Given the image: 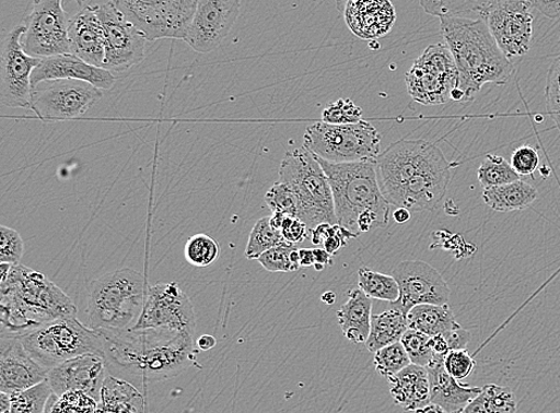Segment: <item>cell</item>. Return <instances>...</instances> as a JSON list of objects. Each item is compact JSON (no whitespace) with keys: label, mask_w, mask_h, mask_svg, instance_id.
<instances>
[{"label":"cell","mask_w":560,"mask_h":413,"mask_svg":"<svg viewBox=\"0 0 560 413\" xmlns=\"http://www.w3.org/2000/svg\"><path fill=\"white\" fill-rule=\"evenodd\" d=\"M394 219L397 224H406L411 219V212L407 209L399 206L394 213Z\"/></svg>","instance_id":"obj_58"},{"label":"cell","mask_w":560,"mask_h":413,"mask_svg":"<svg viewBox=\"0 0 560 413\" xmlns=\"http://www.w3.org/2000/svg\"><path fill=\"white\" fill-rule=\"evenodd\" d=\"M409 329L420 331L429 338L445 334L460 328L448 304H422L410 309L407 315Z\"/></svg>","instance_id":"obj_30"},{"label":"cell","mask_w":560,"mask_h":413,"mask_svg":"<svg viewBox=\"0 0 560 413\" xmlns=\"http://www.w3.org/2000/svg\"><path fill=\"white\" fill-rule=\"evenodd\" d=\"M16 338L36 363L48 370L82 355L106 357L102 334L77 317L46 322Z\"/></svg>","instance_id":"obj_7"},{"label":"cell","mask_w":560,"mask_h":413,"mask_svg":"<svg viewBox=\"0 0 560 413\" xmlns=\"http://www.w3.org/2000/svg\"><path fill=\"white\" fill-rule=\"evenodd\" d=\"M279 182L296 193L301 212L298 219L310 232L323 223L337 224L332 189L315 153L305 146L285 153L280 165Z\"/></svg>","instance_id":"obj_6"},{"label":"cell","mask_w":560,"mask_h":413,"mask_svg":"<svg viewBox=\"0 0 560 413\" xmlns=\"http://www.w3.org/2000/svg\"><path fill=\"white\" fill-rule=\"evenodd\" d=\"M71 55L103 69L106 37L95 7H85L70 21Z\"/></svg>","instance_id":"obj_25"},{"label":"cell","mask_w":560,"mask_h":413,"mask_svg":"<svg viewBox=\"0 0 560 413\" xmlns=\"http://www.w3.org/2000/svg\"><path fill=\"white\" fill-rule=\"evenodd\" d=\"M399 286V299L393 305L408 315L417 305H445L450 302L448 283L439 271L422 261L399 263L393 271Z\"/></svg>","instance_id":"obj_19"},{"label":"cell","mask_w":560,"mask_h":413,"mask_svg":"<svg viewBox=\"0 0 560 413\" xmlns=\"http://www.w3.org/2000/svg\"><path fill=\"white\" fill-rule=\"evenodd\" d=\"M373 303L360 288L348 292V300L337 312L338 326L351 343H366L372 326Z\"/></svg>","instance_id":"obj_28"},{"label":"cell","mask_w":560,"mask_h":413,"mask_svg":"<svg viewBox=\"0 0 560 413\" xmlns=\"http://www.w3.org/2000/svg\"><path fill=\"white\" fill-rule=\"evenodd\" d=\"M308 231L307 226L302 221H299L298 217L284 216L281 234L285 241L291 244L302 243L307 238Z\"/></svg>","instance_id":"obj_50"},{"label":"cell","mask_w":560,"mask_h":413,"mask_svg":"<svg viewBox=\"0 0 560 413\" xmlns=\"http://www.w3.org/2000/svg\"><path fill=\"white\" fill-rule=\"evenodd\" d=\"M359 288L371 299L395 304L399 299V286L394 276L377 273L368 267L359 270Z\"/></svg>","instance_id":"obj_34"},{"label":"cell","mask_w":560,"mask_h":413,"mask_svg":"<svg viewBox=\"0 0 560 413\" xmlns=\"http://www.w3.org/2000/svg\"><path fill=\"white\" fill-rule=\"evenodd\" d=\"M106 37V60L103 69L125 72L145 59L148 37L130 23L113 2L96 5Z\"/></svg>","instance_id":"obj_17"},{"label":"cell","mask_w":560,"mask_h":413,"mask_svg":"<svg viewBox=\"0 0 560 413\" xmlns=\"http://www.w3.org/2000/svg\"><path fill=\"white\" fill-rule=\"evenodd\" d=\"M284 241L281 231L271 226L269 216L259 219L252 231L249 241H247L245 257L247 260H258L260 255Z\"/></svg>","instance_id":"obj_37"},{"label":"cell","mask_w":560,"mask_h":413,"mask_svg":"<svg viewBox=\"0 0 560 413\" xmlns=\"http://www.w3.org/2000/svg\"><path fill=\"white\" fill-rule=\"evenodd\" d=\"M451 164L442 161L413 176L402 188L396 205L410 212H431L445 198L451 182Z\"/></svg>","instance_id":"obj_22"},{"label":"cell","mask_w":560,"mask_h":413,"mask_svg":"<svg viewBox=\"0 0 560 413\" xmlns=\"http://www.w3.org/2000/svg\"><path fill=\"white\" fill-rule=\"evenodd\" d=\"M185 256L194 267H210L220 256L219 244L210 236L195 235L186 244Z\"/></svg>","instance_id":"obj_40"},{"label":"cell","mask_w":560,"mask_h":413,"mask_svg":"<svg viewBox=\"0 0 560 413\" xmlns=\"http://www.w3.org/2000/svg\"><path fill=\"white\" fill-rule=\"evenodd\" d=\"M540 163L538 151L525 145L516 149L512 154L511 164L520 176H530L538 170Z\"/></svg>","instance_id":"obj_49"},{"label":"cell","mask_w":560,"mask_h":413,"mask_svg":"<svg viewBox=\"0 0 560 413\" xmlns=\"http://www.w3.org/2000/svg\"><path fill=\"white\" fill-rule=\"evenodd\" d=\"M322 121L330 125H351L362 121V109L351 99H338L322 114Z\"/></svg>","instance_id":"obj_45"},{"label":"cell","mask_w":560,"mask_h":413,"mask_svg":"<svg viewBox=\"0 0 560 413\" xmlns=\"http://www.w3.org/2000/svg\"><path fill=\"white\" fill-rule=\"evenodd\" d=\"M24 255V243L19 232L7 226L0 227V263L18 266Z\"/></svg>","instance_id":"obj_46"},{"label":"cell","mask_w":560,"mask_h":413,"mask_svg":"<svg viewBox=\"0 0 560 413\" xmlns=\"http://www.w3.org/2000/svg\"><path fill=\"white\" fill-rule=\"evenodd\" d=\"M95 413H115V412H112V411H108V410H104V409L97 406V410L95 411Z\"/></svg>","instance_id":"obj_64"},{"label":"cell","mask_w":560,"mask_h":413,"mask_svg":"<svg viewBox=\"0 0 560 413\" xmlns=\"http://www.w3.org/2000/svg\"><path fill=\"white\" fill-rule=\"evenodd\" d=\"M284 214L282 213H272L270 217V224L273 228L281 231L282 223L284 221Z\"/></svg>","instance_id":"obj_60"},{"label":"cell","mask_w":560,"mask_h":413,"mask_svg":"<svg viewBox=\"0 0 560 413\" xmlns=\"http://www.w3.org/2000/svg\"><path fill=\"white\" fill-rule=\"evenodd\" d=\"M533 0H502L480 14L510 60L525 57L533 40Z\"/></svg>","instance_id":"obj_16"},{"label":"cell","mask_w":560,"mask_h":413,"mask_svg":"<svg viewBox=\"0 0 560 413\" xmlns=\"http://www.w3.org/2000/svg\"><path fill=\"white\" fill-rule=\"evenodd\" d=\"M2 334L21 335L61 318L77 317L70 296L40 271L18 264H2Z\"/></svg>","instance_id":"obj_3"},{"label":"cell","mask_w":560,"mask_h":413,"mask_svg":"<svg viewBox=\"0 0 560 413\" xmlns=\"http://www.w3.org/2000/svg\"><path fill=\"white\" fill-rule=\"evenodd\" d=\"M25 25H18L2 43L0 55V98L9 108H32V75L42 58L24 50L22 38Z\"/></svg>","instance_id":"obj_14"},{"label":"cell","mask_w":560,"mask_h":413,"mask_svg":"<svg viewBox=\"0 0 560 413\" xmlns=\"http://www.w3.org/2000/svg\"><path fill=\"white\" fill-rule=\"evenodd\" d=\"M108 368L139 382L178 377L197 363L195 335L171 329L103 330Z\"/></svg>","instance_id":"obj_1"},{"label":"cell","mask_w":560,"mask_h":413,"mask_svg":"<svg viewBox=\"0 0 560 413\" xmlns=\"http://www.w3.org/2000/svg\"><path fill=\"white\" fill-rule=\"evenodd\" d=\"M382 135L376 128L360 121L351 125L317 122L307 127L304 146L331 163L374 161L381 154Z\"/></svg>","instance_id":"obj_8"},{"label":"cell","mask_w":560,"mask_h":413,"mask_svg":"<svg viewBox=\"0 0 560 413\" xmlns=\"http://www.w3.org/2000/svg\"><path fill=\"white\" fill-rule=\"evenodd\" d=\"M102 92L83 81H47L33 86L31 109L45 122L73 120L94 107Z\"/></svg>","instance_id":"obj_13"},{"label":"cell","mask_w":560,"mask_h":413,"mask_svg":"<svg viewBox=\"0 0 560 413\" xmlns=\"http://www.w3.org/2000/svg\"><path fill=\"white\" fill-rule=\"evenodd\" d=\"M514 392L508 387L490 384L481 387L480 393L459 413H516Z\"/></svg>","instance_id":"obj_33"},{"label":"cell","mask_w":560,"mask_h":413,"mask_svg":"<svg viewBox=\"0 0 560 413\" xmlns=\"http://www.w3.org/2000/svg\"><path fill=\"white\" fill-rule=\"evenodd\" d=\"M266 202L272 213L298 217L301 212V204L294 190L285 184L273 185L266 193Z\"/></svg>","instance_id":"obj_42"},{"label":"cell","mask_w":560,"mask_h":413,"mask_svg":"<svg viewBox=\"0 0 560 413\" xmlns=\"http://www.w3.org/2000/svg\"><path fill=\"white\" fill-rule=\"evenodd\" d=\"M429 335L408 329L404 333L401 344L406 347V351L411 359V364L422 367H428L432 363L435 354L431 344Z\"/></svg>","instance_id":"obj_41"},{"label":"cell","mask_w":560,"mask_h":413,"mask_svg":"<svg viewBox=\"0 0 560 413\" xmlns=\"http://www.w3.org/2000/svg\"><path fill=\"white\" fill-rule=\"evenodd\" d=\"M546 108L560 131V57L551 63L546 81Z\"/></svg>","instance_id":"obj_47"},{"label":"cell","mask_w":560,"mask_h":413,"mask_svg":"<svg viewBox=\"0 0 560 413\" xmlns=\"http://www.w3.org/2000/svg\"><path fill=\"white\" fill-rule=\"evenodd\" d=\"M408 329L407 315L396 307L389 308L372 317L370 338L364 344L375 354L385 346L400 342Z\"/></svg>","instance_id":"obj_32"},{"label":"cell","mask_w":560,"mask_h":413,"mask_svg":"<svg viewBox=\"0 0 560 413\" xmlns=\"http://www.w3.org/2000/svg\"><path fill=\"white\" fill-rule=\"evenodd\" d=\"M335 225L329 223H323L318 225L316 228L311 231V240L315 245H323L325 240H327L334 232Z\"/></svg>","instance_id":"obj_53"},{"label":"cell","mask_w":560,"mask_h":413,"mask_svg":"<svg viewBox=\"0 0 560 413\" xmlns=\"http://www.w3.org/2000/svg\"><path fill=\"white\" fill-rule=\"evenodd\" d=\"M440 20L441 34L459 72L453 101L470 102L486 84L510 81L514 63L505 57L483 19L452 16Z\"/></svg>","instance_id":"obj_2"},{"label":"cell","mask_w":560,"mask_h":413,"mask_svg":"<svg viewBox=\"0 0 560 413\" xmlns=\"http://www.w3.org/2000/svg\"><path fill=\"white\" fill-rule=\"evenodd\" d=\"M431 344L435 355L446 356L451 352L450 344L444 334L434 335L431 339Z\"/></svg>","instance_id":"obj_54"},{"label":"cell","mask_w":560,"mask_h":413,"mask_svg":"<svg viewBox=\"0 0 560 413\" xmlns=\"http://www.w3.org/2000/svg\"><path fill=\"white\" fill-rule=\"evenodd\" d=\"M538 197V190L523 179L483 191L485 202L491 210L501 213L527 210Z\"/></svg>","instance_id":"obj_29"},{"label":"cell","mask_w":560,"mask_h":413,"mask_svg":"<svg viewBox=\"0 0 560 413\" xmlns=\"http://www.w3.org/2000/svg\"><path fill=\"white\" fill-rule=\"evenodd\" d=\"M84 7L85 0H74ZM25 34L22 45L35 58L71 55L70 21L62 8V0H34L33 11L24 20Z\"/></svg>","instance_id":"obj_12"},{"label":"cell","mask_w":560,"mask_h":413,"mask_svg":"<svg viewBox=\"0 0 560 413\" xmlns=\"http://www.w3.org/2000/svg\"><path fill=\"white\" fill-rule=\"evenodd\" d=\"M315 257H316V264H322L324 267H327L328 264H332L331 256L327 250L325 249H315ZM315 264V266H316Z\"/></svg>","instance_id":"obj_57"},{"label":"cell","mask_w":560,"mask_h":413,"mask_svg":"<svg viewBox=\"0 0 560 413\" xmlns=\"http://www.w3.org/2000/svg\"><path fill=\"white\" fill-rule=\"evenodd\" d=\"M475 358L465 351H452L445 356V368L454 379L462 381L471 376Z\"/></svg>","instance_id":"obj_48"},{"label":"cell","mask_w":560,"mask_h":413,"mask_svg":"<svg viewBox=\"0 0 560 413\" xmlns=\"http://www.w3.org/2000/svg\"><path fill=\"white\" fill-rule=\"evenodd\" d=\"M431 381V402L448 413H459L481 391L480 387L463 385L445 368V356L435 355L425 367Z\"/></svg>","instance_id":"obj_26"},{"label":"cell","mask_w":560,"mask_h":413,"mask_svg":"<svg viewBox=\"0 0 560 413\" xmlns=\"http://www.w3.org/2000/svg\"><path fill=\"white\" fill-rule=\"evenodd\" d=\"M536 9L549 19L560 17V0H533Z\"/></svg>","instance_id":"obj_52"},{"label":"cell","mask_w":560,"mask_h":413,"mask_svg":"<svg viewBox=\"0 0 560 413\" xmlns=\"http://www.w3.org/2000/svg\"><path fill=\"white\" fill-rule=\"evenodd\" d=\"M299 255H301V264L302 267H312L316 264V257L314 250L311 249H301L299 250Z\"/></svg>","instance_id":"obj_56"},{"label":"cell","mask_w":560,"mask_h":413,"mask_svg":"<svg viewBox=\"0 0 560 413\" xmlns=\"http://www.w3.org/2000/svg\"><path fill=\"white\" fill-rule=\"evenodd\" d=\"M54 394L47 380L32 389L11 394L10 413H46Z\"/></svg>","instance_id":"obj_38"},{"label":"cell","mask_w":560,"mask_h":413,"mask_svg":"<svg viewBox=\"0 0 560 413\" xmlns=\"http://www.w3.org/2000/svg\"><path fill=\"white\" fill-rule=\"evenodd\" d=\"M445 160V154L431 141L399 140L374 160L377 184L385 199L396 205L413 176Z\"/></svg>","instance_id":"obj_9"},{"label":"cell","mask_w":560,"mask_h":413,"mask_svg":"<svg viewBox=\"0 0 560 413\" xmlns=\"http://www.w3.org/2000/svg\"><path fill=\"white\" fill-rule=\"evenodd\" d=\"M518 179L520 175L513 169L512 164L497 154H488L478 169V180L485 189L510 185Z\"/></svg>","instance_id":"obj_36"},{"label":"cell","mask_w":560,"mask_h":413,"mask_svg":"<svg viewBox=\"0 0 560 413\" xmlns=\"http://www.w3.org/2000/svg\"><path fill=\"white\" fill-rule=\"evenodd\" d=\"M343 14L348 28L362 40L386 36L397 20L390 0H349Z\"/></svg>","instance_id":"obj_24"},{"label":"cell","mask_w":560,"mask_h":413,"mask_svg":"<svg viewBox=\"0 0 560 413\" xmlns=\"http://www.w3.org/2000/svg\"><path fill=\"white\" fill-rule=\"evenodd\" d=\"M390 396L406 411L421 410L431 402V381L425 367L411 364L388 379Z\"/></svg>","instance_id":"obj_27"},{"label":"cell","mask_w":560,"mask_h":413,"mask_svg":"<svg viewBox=\"0 0 560 413\" xmlns=\"http://www.w3.org/2000/svg\"><path fill=\"white\" fill-rule=\"evenodd\" d=\"M410 365L411 359L401 342L385 346L374 354L375 369L387 380Z\"/></svg>","instance_id":"obj_39"},{"label":"cell","mask_w":560,"mask_h":413,"mask_svg":"<svg viewBox=\"0 0 560 413\" xmlns=\"http://www.w3.org/2000/svg\"><path fill=\"white\" fill-rule=\"evenodd\" d=\"M317 160L332 189L338 225L358 237L373 228L387 226L390 203L377 184L374 161L331 163Z\"/></svg>","instance_id":"obj_4"},{"label":"cell","mask_w":560,"mask_h":413,"mask_svg":"<svg viewBox=\"0 0 560 413\" xmlns=\"http://www.w3.org/2000/svg\"><path fill=\"white\" fill-rule=\"evenodd\" d=\"M295 249H298L296 244L284 241L278 245V247L260 255L257 261L269 271V273H292L295 269L291 256Z\"/></svg>","instance_id":"obj_43"},{"label":"cell","mask_w":560,"mask_h":413,"mask_svg":"<svg viewBox=\"0 0 560 413\" xmlns=\"http://www.w3.org/2000/svg\"><path fill=\"white\" fill-rule=\"evenodd\" d=\"M98 402L83 392H69L56 397L46 413H95Z\"/></svg>","instance_id":"obj_44"},{"label":"cell","mask_w":560,"mask_h":413,"mask_svg":"<svg viewBox=\"0 0 560 413\" xmlns=\"http://www.w3.org/2000/svg\"><path fill=\"white\" fill-rule=\"evenodd\" d=\"M348 2L349 0H335L337 10L340 12H345Z\"/></svg>","instance_id":"obj_63"},{"label":"cell","mask_w":560,"mask_h":413,"mask_svg":"<svg viewBox=\"0 0 560 413\" xmlns=\"http://www.w3.org/2000/svg\"><path fill=\"white\" fill-rule=\"evenodd\" d=\"M502 2V0H420L427 14L442 19L477 12L478 15Z\"/></svg>","instance_id":"obj_35"},{"label":"cell","mask_w":560,"mask_h":413,"mask_svg":"<svg viewBox=\"0 0 560 413\" xmlns=\"http://www.w3.org/2000/svg\"><path fill=\"white\" fill-rule=\"evenodd\" d=\"M11 412V394L2 392L0 393V413Z\"/></svg>","instance_id":"obj_59"},{"label":"cell","mask_w":560,"mask_h":413,"mask_svg":"<svg viewBox=\"0 0 560 413\" xmlns=\"http://www.w3.org/2000/svg\"><path fill=\"white\" fill-rule=\"evenodd\" d=\"M149 42L184 40L199 0H112Z\"/></svg>","instance_id":"obj_10"},{"label":"cell","mask_w":560,"mask_h":413,"mask_svg":"<svg viewBox=\"0 0 560 413\" xmlns=\"http://www.w3.org/2000/svg\"><path fill=\"white\" fill-rule=\"evenodd\" d=\"M98 406L115 413H142L144 397L132 384L108 374L102 386Z\"/></svg>","instance_id":"obj_31"},{"label":"cell","mask_w":560,"mask_h":413,"mask_svg":"<svg viewBox=\"0 0 560 413\" xmlns=\"http://www.w3.org/2000/svg\"><path fill=\"white\" fill-rule=\"evenodd\" d=\"M132 329H171L195 335L197 316L177 282L158 283L149 287L144 308Z\"/></svg>","instance_id":"obj_15"},{"label":"cell","mask_w":560,"mask_h":413,"mask_svg":"<svg viewBox=\"0 0 560 413\" xmlns=\"http://www.w3.org/2000/svg\"><path fill=\"white\" fill-rule=\"evenodd\" d=\"M241 12V0H199L184 42L198 54H211L230 35Z\"/></svg>","instance_id":"obj_18"},{"label":"cell","mask_w":560,"mask_h":413,"mask_svg":"<svg viewBox=\"0 0 560 413\" xmlns=\"http://www.w3.org/2000/svg\"><path fill=\"white\" fill-rule=\"evenodd\" d=\"M58 80L83 81L101 90H109L116 82L110 71L93 67L73 55H61L42 59L33 72L32 85Z\"/></svg>","instance_id":"obj_23"},{"label":"cell","mask_w":560,"mask_h":413,"mask_svg":"<svg viewBox=\"0 0 560 413\" xmlns=\"http://www.w3.org/2000/svg\"><path fill=\"white\" fill-rule=\"evenodd\" d=\"M459 72L446 44L427 47L407 73L409 95L423 106L444 105L458 86Z\"/></svg>","instance_id":"obj_11"},{"label":"cell","mask_w":560,"mask_h":413,"mask_svg":"<svg viewBox=\"0 0 560 413\" xmlns=\"http://www.w3.org/2000/svg\"><path fill=\"white\" fill-rule=\"evenodd\" d=\"M48 369L37 364L16 335L0 340V391L15 394L48 379Z\"/></svg>","instance_id":"obj_21"},{"label":"cell","mask_w":560,"mask_h":413,"mask_svg":"<svg viewBox=\"0 0 560 413\" xmlns=\"http://www.w3.org/2000/svg\"><path fill=\"white\" fill-rule=\"evenodd\" d=\"M415 413H448L444 409L435 405V404H429L428 406L415 411Z\"/></svg>","instance_id":"obj_61"},{"label":"cell","mask_w":560,"mask_h":413,"mask_svg":"<svg viewBox=\"0 0 560 413\" xmlns=\"http://www.w3.org/2000/svg\"><path fill=\"white\" fill-rule=\"evenodd\" d=\"M444 335L450 344L451 352L465 351L472 338L471 332L463 329L462 327L458 329H454L445 333Z\"/></svg>","instance_id":"obj_51"},{"label":"cell","mask_w":560,"mask_h":413,"mask_svg":"<svg viewBox=\"0 0 560 413\" xmlns=\"http://www.w3.org/2000/svg\"><path fill=\"white\" fill-rule=\"evenodd\" d=\"M88 291V327L96 331L132 329L148 293L145 278L128 268L94 280Z\"/></svg>","instance_id":"obj_5"},{"label":"cell","mask_w":560,"mask_h":413,"mask_svg":"<svg viewBox=\"0 0 560 413\" xmlns=\"http://www.w3.org/2000/svg\"><path fill=\"white\" fill-rule=\"evenodd\" d=\"M108 369L106 357L88 354L71 358L50 369L47 381L57 397L69 392H83L100 402Z\"/></svg>","instance_id":"obj_20"},{"label":"cell","mask_w":560,"mask_h":413,"mask_svg":"<svg viewBox=\"0 0 560 413\" xmlns=\"http://www.w3.org/2000/svg\"><path fill=\"white\" fill-rule=\"evenodd\" d=\"M324 304L332 305L336 300V295L332 292H327L322 296Z\"/></svg>","instance_id":"obj_62"},{"label":"cell","mask_w":560,"mask_h":413,"mask_svg":"<svg viewBox=\"0 0 560 413\" xmlns=\"http://www.w3.org/2000/svg\"><path fill=\"white\" fill-rule=\"evenodd\" d=\"M197 345L200 352L212 351L213 347L217 345V340L211 334H203L197 341Z\"/></svg>","instance_id":"obj_55"}]
</instances>
